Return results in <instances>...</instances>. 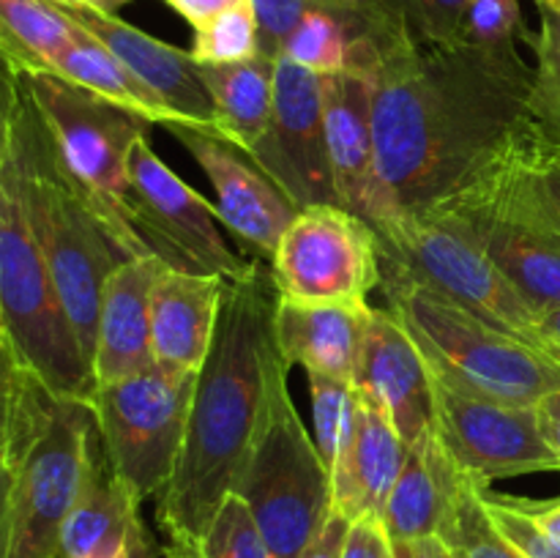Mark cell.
Returning a JSON list of instances; mask_svg holds the SVG:
<instances>
[{
    "label": "cell",
    "mask_w": 560,
    "mask_h": 558,
    "mask_svg": "<svg viewBox=\"0 0 560 558\" xmlns=\"http://www.w3.org/2000/svg\"><path fill=\"white\" fill-rule=\"evenodd\" d=\"M421 213H438L465 230L539 315L560 306V233L485 181H468Z\"/></svg>",
    "instance_id": "5bb4252c"
},
{
    "label": "cell",
    "mask_w": 560,
    "mask_h": 558,
    "mask_svg": "<svg viewBox=\"0 0 560 558\" xmlns=\"http://www.w3.org/2000/svg\"><path fill=\"white\" fill-rule=\"evenodd\" d=\"M465 474L452 463L435 430L408 443L402 470L383 507V528L392 542L438 536Z\"/></svg>",
    "instance_id": "cb8c5ba5"
},
{
    "label": "cell",
    "mask_w": 560,
    "mask_h": 558,
    "mask_svg": "<svg viewBox=\"0 0 560 558\" xmlns=\"http://www.w3.org/2000/svg\"><path fill=\"white\" fill-rule=\"evenodd\" d=\"M306 377H310L317 452L326 463L328 476H334L345 468L350 452H353L361 397L350 381H337V377L326 375Z\"/></svg>",
    "instance_id": "f546056e"
},
{
    "label": "cell",
    "mask_w": 560,
    "mask_h": 558,
    "mask_svg": "<svg viewBox=\"0 0 560 558\" xmlns=\"http://www.w3.org/2000/svg\"><path fill=\"white\" fill-rule=\"evenodd\" d=\"M197 372L151 370L93 392L98 435L113 474L140 501L159 498L173 479L189 425Z\"/></svg>",
    "instance_id": "30bf717a"
},
{
    "label": "cell",
    "mask_w": 560,
    "mask_h": 558,
    "mask_svg": "<svg viewBox=\"0 0 560 558\" xmlns=\"http://www.w3.org/2000/svg\"><path fill=\"white\" fill-rule=\"evenodd\" d=\"M372 310L375 306H370V301L306 304V301L279 299L273 337L284 364L304 367L306 375H326L353 383Z\"/></svg>",
    "instance_id": "7402d4cb"
},
{
    "label": "cell",
    "mask_w": 560,
    "mask_h": 558,
    "mask_svg": "<svg viewBox=\"0 0 560 558\" xmlns=\"http://www.w3.org/2000/svg\"><path fill=\"white\" fill-rule=\"evenodd\" d=\"M392 547H394V558H452L438 536H427V539H410V542H392Z\"/></svg>",
    "instance_id": "7dc6e473"
},
{
    "label": "cell",
    "mask_w": 560,
    "mask_h": 558,
    "mask_svg": "<svg viewBox=\"0 0 560 558\" xmlns=\"http://www.w3.org/2000/svg\"><path fill=\"white\" fill-rule=\"evenodd\" d=\"M252 11L257 20V36H260V53L268 58H279L282 55L284 42L299 25L301 16L312 9L331 11L348 20L355 27L359 38H364V11H361V0H249Z\"/></svg>",
    "instance_id": "836d02e7"
},
{
    "label": "cell",
    "mask_w": 560,
    "mask_h": 558,
    "mask_svg": "<svg viewBox=\"0 0 560 558\" xmlns=\"http://www.w3.org/2000/svg\"><path fill=\"white\" fill-rule=\"evenodd\" d=\"M288 372L279 353L233 490L249 507L273 558H299L331 518V476L290 397Z\"/></svg>",
    "instance_id": "8992f818"
},
{
    "label": "cell",
    "mask_w": 560,
    "mask_h": 558,
    "mask_svg": "<svg viewBox=\"0 0 560 558\" xmlns=\"http://www.w3.org/2000/svg\"><path fill=\"white\" fill-rule=\"evenodd\" d=\"M228 279L167 266L151 295L153 361L164 370L200 372L217 334Z\"/></svg>",
    "instance_id": "44dd1931"
},
{
    "label": "cell",
    "mask_w": 560,
    "mask_h": 558,
    "mask_svg": "<svg viewBox=\"0 0 560 558\" xmlns=\"http://www.w3.org/2000/svg\"><path fill=\"white\" fill-rule=\"evenodd\" d=\"M528 27L523 22L520 0H470L465 11L459 42L476 47H517V38L525 36Z\"/></svg>",
    "instance_id": "74e56055"
},
{
    "label": "cell",
    "mask_w": 560,
    "mask_h": 558,
    "mask_svg": "<svg viewBox=\"0 0 560 558\" xmlns=\"http://www.w3.org/2000/svg\"><path fill=\"white\" fill-rule=\"evenodd\" d=\"M0 328L47 392L93 399V370L31 233L11 153L0 167Z\"/></svg>",
    "instance_id": "52a82bcc"
},
{
    "label": "cell",
    "mask_w": 560,
    "mask_h": 558,
    "mask_svg": "<svg viewBox=\"0 0 560 558\" xmlns=\"http://www.w3.org/2000/svg\"><path fill=\"white\" fill-rule=\"evenodd\" d=\"M9 449L14 481L3 558H58L66 518L104 454L93 399L58 397L27 372Z\"/></svg>",
    "instance_id": "277c9868"
},
{
    "label": "cell",
    "mask_w": 560,
    "mask_h": 558,
    "mask_svg": "<svg viewBox=\"0 0 560 558\" xmlns=\"http://www.w3.org/2000/svg\"><path fill=\"white\" fill-rule=\"evenodd\" d=\"M353 71L372 82V131L394 211L421 213L534 131L536 71L517 47L366 44Z\"/></svg>",
    "instance_id": "6da1fadb"
},
{
    "label": "cell",
    "mask_w": 560,
    "mask_h": 558,
    "mask_svg": "<svg viewBox=\"0 0 560 558\" xmlns=\"http://www.w3.org/2000/svg\"><path fill=\"white\" fill-rule=\"evenodd\" d=\"M558 148H560V146H558Z\"/></svg>",
    "instance_id": "11a10c76"
},
{
    "label": "cell",
    "mask_w": 560,
    "mask_h": 558,
    "mask_svg": "<svg viewBox=\"0 0 560 558\" xmlns=\"http://www.w3.org/2000/svg\"><path fill=\"white\" fill-rule=\"evenodd\" d=\"M470 181H485L509 202L560 233V148L539 135V126Z\"/></svg>",
    "instance_id": "4316f807"
},
{
    "label": "cell",
    "mask_w": 560,
    "mask_h": 558,
    "mask_svg": "<svg viewBox=\"0 0 560 558\" xmlns=\"http://www.w3.org/2000/svg\"><path fill=\"white\" fill-rule=\"evenodd\" d=\"M536 5H545V9H552V11H560V0H534Z\"/></svg>",
    "instance_id": "816d5d0a"
},
{
    "label": "cell",
    "mask_w": 560,
    "mask_h": 558,
    "mask_svg": "<svg viewBox=\"0 0 560 558\" xmlns=\"http://www.w3.org/2000/svg\"><path fill=\"white\" fill-rule=\"evenodd\" d=\"M277 301L279 290L266 263L249 260L238 277L228 279L217 334L197 372L184 449L156 503L164 536L202 539L238 485L279 361Z\"/></svg>",
    "instance_id": "7a4b0ae2"
},
{
    "label": "cell",
    "mask_w": 560,
    "mask_h": 558,
    "mask_svg": "<svg viewBox=\"0 0 560 558\" xmlns=\"http://www.w3.org/2000/svg\"><path fill=\"white\" fill-rule=\"evenodd\" d=\"M129 0H74V9H91L98 14H118L120 5H126Z\"/></svg>",
    "instance_id": "f907efd6"
},
{
    "label": "cell",
    "mask_w": 560,
    "mask_h": 558,
    "mask_svg": "<svg viewBox=\"0 0 560 558\" xmlns=\"http://www.w3.org/2000/svg\"><path fill=\"white\" fill-rule=\"evenodd\" d=\"M11 481H14V463H11V449L5 443L0 449V558L5 556V536H9Z\"/></svg>",
    "instance_id": "f6af8a7d"
},
{
    "label": "cell",
    "mask_w": 560,
    "mask_h": 558,
    "mask_svg": "<svg viewBox=\"0 0 560 558\" xmlns=\"http://www.w3.org/2000/svg\"><path fill=\"white\" fill-rule=\"evenodd\" d=\"M381 290L388 310L419 345L430 372L452 386L514 405H536L560 386L556 361L446 295L383 268Z\"/></svg>",
    "instance_id": "5b68a950"
},
{
    "label": "cell",
    "mask_w": 560,
    "mask_h": 558,
    "mask_svg": "<svg viewBox=\"0 0 560 558\" xmlns=\"http://www.w3.org/2000/svg\"><path fill=\"white\" fill-rule=\"evenodd\" d=\"M323 120L339 206L381 228L397 211L377 167L370 77L353 69L323 74Z\"/></svg>",
    "instance_id": "e0dca14e"
},
{
    "label": "cell",
    "mask_w": 560,
    "mask_h": 558,
    "mask_svg": "<svg viewBox=\"0 0 560 558\" xmlns=\"http://www.w3.org/2000/svg\"><path fill=\"white\" fill-rule=\"evenodd\" d=\"M22 80L58 148L60 162L109 233L129 257L153 255L137 230L126 175L131 146L148 137L151 124L49 69L22 71Z\"/></svg>",
    "instance_id": "ba28073f"
},
{
    "label": "cell",
    "mask_w": 560,
    "mask_h": 558,
    "mask_svg": "<svg viewBox=\"0 0 560 558\" xmlns=\"http://www.w3.org/2000/svg\"><path fill=\"white\" fill-rule=\"evenodd\" d=\"M273 66L277 58L255 55L222 66H200L202 82L213 102L217 135L252 156L271 124Z\"/></svg>",
    "instance_id": "484cf974"
},
{
    "label": "cell",
    "mask_w": 560,
    "mask_h": 558,
    "mask_svg": "<svg viewBox=\"0 0 560 558\" xmlns=\"http://www.w3.org/2000/svg\"><path fill=\"white\" fill-rule=\"evenodd\" d=\"M129 202L137 230L156 257L180 271L238 277L249 260H241L217 224V208L180 175L164 164L148 137L131 146Z\"/></svg>",
    "instance_id": "4fadbf2b"
},
{
    "label": "cell",
    "mask_w": 560,
    "mask_h": 558,
    "mask_svg": "<svg viewBox=\"0 0 560 558\" xmlns=\"http://www.w3.org/2000/svg\"><path fill=\"white\" fill-rule=\"evenodd\" d=\"M167 3L197 31V27L208 25L217 16H222L224 11L249 3V0H167Z\"/></svg>",
    "instance_id": "7bdbcfd3"
},
{
    "label": "cell",
    "mask_w": 560,
    "mask_h": 558,
    "mask_svg": "<svg viewBox=\"0 0 560 558\" xmlns=\"http://www.w3.org/2000/svg\"><path fill=\"white\" fill-rule=\"evenodd\" d=\"M350 520H345L342 514L331 512V518L326 520L323 531L317 534V539L301 553L299 558H339L345 547V536H348Z\"/></svg>",
    "instance_id": "b9f144b4"
},
{
    "label": "cell",
    "mask_w": 560,
    "mask_h": 558,
    "mask_svg": "<svg viewBox=\"0 0 560 558\" xmlns=\"http://www.w3.org/2000/svg\"><path fill=\"white\" fill-rule=\"evenodd\" d=\"M164 129L186 148V153L211 181L217 191L213 208L219 222L249 244L257 255L271 260L279 239L301 208L279 189L271 175L257 167L255 159L246 156L217 131L189 124H167Z\"/></svg>",
    "instance_id": "2e32d148"
},
{
    "label": "cell",
    "mask_w": 560,
    "mask_h": 558,
    "mask_svg": "<svg viewBox=\"0 0 560 558\" xmlns=\"http://www.w3.org/2000/svg\"><path fill=\"white\" fill-rule=\"evenodd\" d=\"M470 0H361L366 33L359 42H413L421 47L457 42Z\"/></svg>",
    "instance_id": "f1b7e54d"
},
{
    "label": "cell",
    "mask_w": 560,
    "mask_h": 558,
    "mask_svg": "<svg viewBox=\"0 0 560 558\" xmlns=\"http://www.w3.org/2000/svg\"><path fill=\"white\" fill-rule=\"evenodd\" d=\"M252 159L299 208L339 206L323 120V74L279 55L271 124Z\"/></svg>",
    "instance_id": "9a60e30c"
},
{
    "label": "cell",
    "mask_w": 560,
    "mask_h": 558,
    "mask_svg": "<svg viewBox=\"0 0 560 558\" xmlns=\"http://www.w3.org/2000/svg\"><path fill=\"white\" fill-rule=\"evenodd\" d=\"M355 392L392 419L405 443L432 425V375L419 345L388 306L372 310L353 377Z\"/></svg>",
    "instance_id": "ac0fdd59"
},
{
    "label": "cell",
    "mask_w": 560,
    "mask_h": 558,
    "mask_svg": "<svg viewBox=\"0 0 560 558\" xmlns=\"http://www.w3.org/2000/svg\"><path fill=\"white\" fill-rule=\"evenodd\" d=\"M405 452L408 443L392 419L361 397L353 452L345 468L331 476V512L342 514L350 523L361 518H381L402 470Z\"/></svg>",
    "instance_id": "d4e9b609"
},
{
    "label": "cell",
    "mask_w": 560,
    "mask_h": 558,
    "mask_svg": "<svg viewBox=\"0 0 560 558\" xmlns=\"http://www.w3.org/2000/svg\"><path fill=\"white\" fill-rule=\"evenodd\" d=\"M49 3L60 5V9H74V0H49Z\"/></svg>",
    "instance_id": "f5cc1de1"
},
{
    "label": "cell",
    "mask_w": 560,
    "mask_h": 558,
    "mask_svg": "<svg viewBox=\"0 0 560 558\" xmlns=\"http://www.w3.org/2000/svg\"><path fill=\"white\" fill-rule=\"evenodd\" d=\"M541 348L560 367V306L541 315Z\"/></svg>",
    "instance_id": "c3c4849f"
},
{
    "label": "cell",
    "mask_w": 560,
    "mask_h": 558,
    "mask_svg": "<svg viewBox=\"0 0 560 558\" xmlns=\"http://www.w3.org/2000/svg\"><path fill=\"white\" fill-rule=\"evenodd\" d=\"M71 22V20H69ZM74 25V22H71ZM49 71L66 77V80L77 82L85 91L96 93V96L107 98V102L118 104V107L129 109V113L140 115L148 124H178L175 115L164 107L162 98L145 85V82L137 80L129 69L124 66V60L115 58L102 42L85 33L82 27L74 25L69 44L58 53V58L52 60Z\"/></svg>",
    "instance_id": "83f0119b"
},
{
    "label": "cell",
    "mask_w": 560,
    "mask_h": 558,
    "mask_svg": "<svg viewBox=\"0 0 560 558\" xmlns=\"http://www.w3.org/2000/svg\"><path fill=\"white\" fill-rule=\"evenodd\" d=\"M113 558H131V556H113Z\"/></svg>",
    "instance_id": "db71d44e"
},
{
    "label": "cell",
    "mask_w": 560,
    "mask_h": 558,
    "mask_svg": "<svg viewBox=\"0 0 560 558\" xmlns=\"http://www.w3.org/2000/svg\"><path fill=\"white\" fill-rule=\"evenodd\" d=\"M536 416H539L541 432H545L547 443H550V449L556 452L560 465V386L552 388L550 394H545V397L536 403Z\"/></svg>",
    "instance_id": "ee69618b"
},
{
    "label": "cell",
    "mask_w": 560,
    "mask_h": 558,
    "mask_svg": "<svg viewBox=\"0 0 560 558\" xmlns=\"http://www.w3.org/2000/svg\"><path fill=\"white\" fill-rule=\"evenodd\" d=\"M517 501L552 539L560 542V496L547 498V501H534V498H517Z\"/></svg>",
    "instance_id": "bcb514c9"
},
{
    "label": "cell",
    "mask_w": 560,
    "mask_h": 558,
    "mask_svg": "<svg viewBox=\"0 0 560 558\" xmlns=\"http://www.w3.org/2000/svg\"><path fill=\"white\" fill-rule=\"evenodd\" d=\"M164 558H206V553H202V539H189V536H167Z\"/></svg>",
    "instance_id": "681fc988"
},
{
    "label": "cell",
    "mask_w": 560,
    "mask_h": 558,
    "mask_svg": "<svg viewBox=\"0 0 560 558\" xmlns=\"http://www.w3.org/2000/svg\"><path fill=\"white\" fill-rule=\"evenodd\" d=\"M167 263L156 255L129 257L107 277L102 290L93 345V381L96 386L124 381L151 370V295Z\"/></svg>",
    "instance_id": "ffe728a7"
},
{
    "label": "cell",
    "mask_w": 560,
    "mask_h": 558,
    "mask_svg": "<svg viewBox=\"0 0 560 558\" xmlns=\"http://www.w3.org/2000/svg\"><path fill=\"white\" fill-rule=\"evenodd\" d=\"M27 370L16 359L14 348L0 328V449L9 443L14 432L16 410H20L22 388H25Z\"/></svg>",
    "instance_id": "ab89813d"
},
{
    "label": "cell",
    "mask_w": 560,
    "mask_h": 558,
    "mask_svg": "<svg viewBox=\"0 0 560 558\" xmlns=\"http://www.w3.org/2000/svg\"><path fill=\"white\" fill-rule=\"evenodd\" d=\"M206 558H273L241 496L230 492L202 536Z\"/></svg>",
    "instance_id": "d590c367"
},
{
    "label": "cell",
    "mask_w": 560,
    "mask_h": 558,
    "mask_svg": "<svg viewBox=\"0 0 560 558\" xmlns=\"http://www.w3.org/2000/svg\"><path fill=\"white\" fill-rule=\"evenodd\" d=\"M22 93H25V85H22V66L0 44V167L9 159L11 142H14V126L16 118H20Z\"/></svg>",
    "instance_id": "f35d334b"
},
{
    "label": "cell",
    "mask_w": 560,
    "mask_h": 558,
    "mask_svg": "<svg viewBox=\"0 0 560 558\" xmlns=\"http://www.w3.org/2000/svg\"><path fill=\"white\" fill-rule=\"evenodd\" d=\"M539 9V31L525 33L536 55V93L534 109L539 135L552 146H560V11Z\"/></svg>",
    "instance_id": "d6a6232c"
},
{
    "label": "cell",
    "mask_w": 560,
    "mask_h": 558,
    "mask_svg": "<svg viewBox=\"0 0 560 558\" xmlns=\"http://www.w3.org/2000/svg\"><path fill=\"white\" fill-rule=\"evenodd\" d=\"M481 487L485 485L465 476L438 531V539L452 558H523L492 525L481 503Z\"/></svg>",
    "instance_id": "4dcf8cb0"
},
{
    "label": "cell",
    "mask_w": 560,
    "mask_h": 558,
    "mask_svg": "<svg viewBox=\"0 0 560 558\" xmlns=\"http://www.w3.org/2000/svg\"><path fill=\"white\" fill-rule=\"evenodd\" d=\"M189 55L197 66L238 63V60L260 55V36H257V20L252 5H235L208 25L197 27Z\"/></svg>",
    "instance_id": "e575fe53"
},
{
    "label": "cell",
    "mask_w": 560,
    "mask_h": 558,
    "mask_svg": "<svg viewBox=\"0 0 560 558\" xmlns=\"http://www.w3.org/2000/svg\"><path fill=\"white\" fill-rule=\"evenodd\" d=\"M271 274L279 299L364 304L381 288L377 235L342 206L301 208L271 255Z\"/></svg>",
    "instance_id": "8fae6325"
},
{
    "label": "cell",
    "mask_w": 560,
    "mask_h": 558,
    "mask_svg": "<svg viewBox=\"0 0 560 558\" xmlns=\"http://www.w3.org/2000/svg\"><path fill=\"white\" fill-rule=\"evenodd\" d=\"M11 162L31 233L91 364L104 282L129 255L63 167L27 88L14 126Z\"/></svg>",
    "instance_id": "3957f363"
},
{
    "label": "cell",
    "mask_w": 560,
    "mask_h": 558,
    "mask_svg": "<svg viewBox=\"0 0 560 558\" xmlns=\"http://www.w3.org/2000/svg\"><path fill=\"white\" fill-rule=\"evenodd\" d=\"M432 375V430L468 479L492 487L541 470H560L541 432L536 405H514L465 392Z\"/></svg>",
    "instance_id": "7c38bea8"
},
{
    "label": "cell",
    "mask_w": 560,
    "mask_h": 558,
    "mask_svg": "<svg viewBox=\"0 0 560 558\" xmlns=\"http://www.w3.org/2000/svg\"><path fill=\"white\" fill-rule=\"evenodd\" d=\"M355 42H359V33L348 20L331 11L312 9L293 27L282 55L317 74H339V71H348Z\"/></svg>",
    "instance_id": "1f68e13d"
},
{
    "label": "cell",
    "mask_w": 560,
    "mask_h": 558,
    "mask_svg": "<svg viewBox=\"0 0 560 558\" xmlns=\"http://www.w3.org/2000/svg\"><path fill=\"white\" fill-rule=\"evenodd\" d=\"M140 503V498L113 474L107 454H102L80 501L66 518L58 558H156Z\"/></svg>",
    "instance_id": "603a6c76"
},
{
    "label": "cell",
    "mask_w": 560,
    "mask_h": 558,
    "mask_svg": "<svg viewBox=\"0 0 560 558\" xmlns=\"http://www.w3.org/2000/svg\"><path fill=\"white\" fill-rule=\"evenodd\" d=\"M481 503L490 514L492 525L503 539L523 558H560V542L552 539L523 507L517 496H501L492 487H481Z\"/></svg>",
    "instance_id": "8d00e7d4"
},
{
    "label": "cell",
    "mask_w": 560,
    "mask_h": 558,
    "mask_svg": "<svg viewBox=\"0 0 560 558\" xmlns=\"http://www.w3.org/2000/svg\"><path fill=\"white\" fill-rule=\"evenodd\" d=\"M339 558H394L392 539L381 518H361L350 523Z\"/></svg>",
    "instance_id": "60d3db41"
},
{
    "label": "cell",
    "mask_w": 560,
    "mask_h": 558,
    "mask_svg": "<svg viewBox=\"0 0 560 558\" xmlns=\"http://www.w3.org/2000/svg\"><path fill=\"white\" fill-rule=\"evenodd\" d=\"M60 9V5H58ZM77 27L102 42L126 69L145 82L175 115L178 124L217 131L213 102L202 82L200 66L189 53L148 36L140 27L118 20L115 14H98L91 9H60Z\"/></svg>",
    "instance_id": "d6986e66"
},
{
    "label": "cell",
    "mask_w": 560,
    "mask_h": 558,
    "mask_svg": "<svg viewBox=\"0 0 560 558\" xmlns=\"http://www.w3.org/2000/svg\"><path fill=\"white\" fill-rule=\"evenodd\" d=\"M372 230L383 271L402 274L446 295L470 315L545 353L541 315L459 224L438 213H399Z\"/></svg>",
    "instance_id": "9c48e42d"
}]
</instances>
